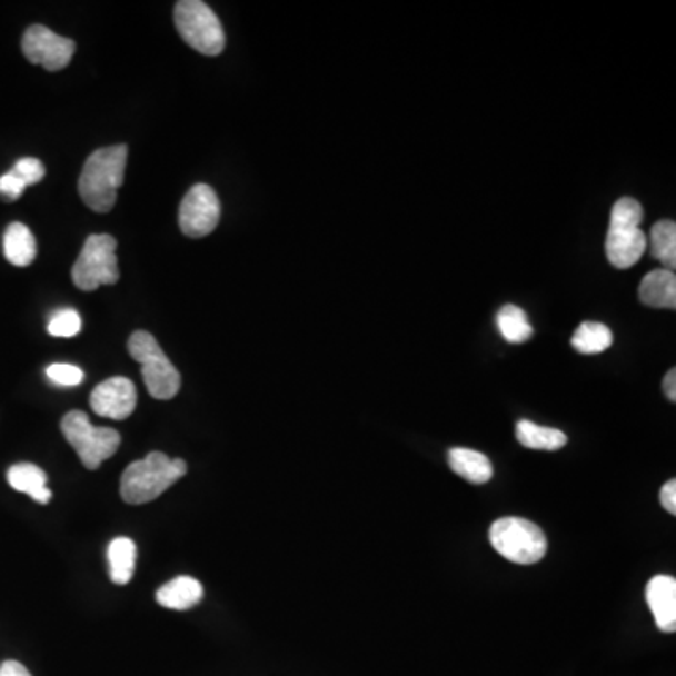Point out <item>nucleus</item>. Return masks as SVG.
I'll return each mask as SVG.
<instances>
[{
	"instance_id": "f257e3e1",
	"label": "nucleus",
	"mask_w": 676,
	"mask_h": 676,
	"mask_svg": "<svg viewBox=\"0 0 676 676\" xmlns=\"http://www.w3.org/2000/svg\"><path fill=\"white\" fill-rule=\"evenodd\" d=\"M127 157V146H113L98 149L87 158L78 182L84 206L95 212H109L116 207L117 192L125 182Z\"/></svg>"
},
{
	"instance_id": "f03ea898",
	"label": "nucleus",
	"mask_w": 676,
	"mask_h": 676,
	"mask_svg": "<svg viewBox=\"0 0 676 676\" xmlns=\"http://www.w3.org/2000/svg\"><path fill=\"white\" fill-rule=\"evenodd\" d=\"M188 466L182 459H169L162 451H152L146 459L133 460L121 476L122 500L141 506L157 500L163 490L187 476Z\"/></svg>"
},
{
	"instance_id": "7ed1b4c3",
	"label": "nucleus",
	"mask_w": 676,
	"mask_h": 676,
	"mask_svg": "<svg viewBox=\"0 0 676 676\" xmlns=\"http://www.w3.org/2000/svg\"><path fill=\"white\" fill-rule=\"evenodd\" d=\"M128 351L141 365V375L152 399L169 400L181 389V375L169 361L151 332L136 331L128 338Z\"/></svg>"
},
{
	"instance_id": "20e7f679",
	"label": "nucleus",
	"mask_w": 676,
	"mask_h": 676,
	"mask_svg": "<svg viewBox=\"0 0 676 676\" xmlns=\"http://www.w3.org/2000/svg\"><path fill=\"white\" fill-rule=\"evenodd\" d=\"M489 538L498 555L519 566L536 564L547 553L544 530L531 520L520 517L495 520V525L490 526Z\"/></svg>"
},
{
	"instance_id": "39448f33",
	"label": "nucleus",
	"mask_w": 676,
	"mask_h": 676,
	"mask_svg": "<svg viewBox=\"0 0 676 676\" xmlns=\"http://www.w3.org/2000/svg\"><path fill=\"white\" fill-rule=\"evenodd\" d=\"M61 430L89 470H98L103 460L113 457L121 446V435L116 429L95 427L84 411H68L62 417Z\"/></svg>"
},
{
	"instance_id": "423d86ee",
	"label": "nucleus",
	"mask_w": 676,
	"mask_h": 676,
	"mask_svg": "<svg viewBox=\"0 0 676 676\" xmlns=\"http://www.w3.org/2000/svg\"><path fill=\"white\" fill-rule=\"evenodd\" d=\"M176 27L190 48L207 57H217L226 48V34L217 13L201 0L177 2Z\"/></svg>"
},
{
	"instance_id": "0eeeda50",
	"label": "nucleus",
	"mask_w": 676,
	"mask_h": 676,
	"mask_svg": "<svg viewBox=\"0 0 676 676\" xmlns=\"http://www.w3.org/2000/svg\"><path fill=\"white\" fill-rule=\"evenodd\" d=\"M72 280L73 285L83 291H95L100 286L117 285L119 261H117L116 237H87L83 250L73 264Z\"/></svg>"
},
{
	"instance_id": "6e6552de",
	"label": "nucleus",
	"mask_w": 676,
	"mask_h": 676,
	"mask_svg": "<svg viewBox=\"0 0 676 676\" xmlns=\"http://www.w3.org/2000/svg\"><path fill=\"white\" fill-rule=\"evenodd\" d=\"M220 222V200L209 185H196L188 190L179 207V226L187 237L200 239L215 231Z\"/></svg>"
},
{
	"instance_id": "1a4fd4ad",
	"label": "nucleus",
	"mask_w": 676,
	"mask_h": 676,
	"mask_svg": "<svg viewBox=\"0 0 676 676\" xmlns=\"http://www.w3.org/2000/svg\"><path fill=\"white\" fill-rule=\"evenodd\" d=\"M21 48L32 64H40L48 72L67 68L76 53V43L70 38L59 37L43 24H32L24 31Z\"/></svg>"
},
{
	"instance_id": "9d476101",
	"label": "nucleus",
	"mask_w": 676,
	"mask_h": 676,
	"mask_svg": "<svg viewBox=\"0 0 676 676\" xmlns=\"http://www.w3.org/2000/svg\"><path fill=\"white\" fill-rule=\"evenodd\" d=\"M138 405V391L132 380L125 376H113L95 387L91 392V408L97 416L122 421L132 416Z\"/></svg>"
},
{
	"instance_id": "9b49d317",
	"label": "nucleus",
	"mask_w": 676,
	"mask_h": 676,
	"mask_svg": "<svg viewBox=\"0 0 676 676\" xmlns=\"http://www.w3.org/2000/svg\"><path fill=\"white\" fill-rule=\"evenodd\" d=\"M648 239L640 228H609L605 254L616 269H629L643 258Z\"/></svg>"
},
{
	"instance_id": "f8f14e48",
	"label": "nucleus",
	"mask_w": 676,
	"mask_h": 676,
	"mask_svg": "<svg viewBox=\"0 0 676 676\" xmlns=\"http://www.w3.org/2000/svg\"><path fill=\"white\" fill-rule=\"evenodd\" d=\"M646 602L658 628L665 634L676 629V580L669 575H656L646 585Z\"/></svg>"
},
{
	"instance_id": "ddd939ff",
	"label": "nucleus",
	"mask_w": 676,
	"mask_h": 676,
	"mask_svg": "<svg viewBox=\"0 0 676 676\" xmlns=\"http://www.w3.org/2000/svg\"><path fill=\"white\" fill-rule=\"evenodd\" d=\"M201 599H203V586L200 580L187 575L169 580L157 592V602L166 609H192Z\"/></svg>"
},
{
	"instance_id": "4468645a",
	"label": "nucleus",
	"mask_w": 676,
	"mask_h": 676,
	"mask_svg": "<svg viewBox=\"0 0 676 676\" xmlns=\"http://www.w3.org/2000/svg\"><path fill=\"white\" fill-rule=\"evenodd\" d=\"M639 299L646 307H676V277L669 269H656L645 275L639 286Z\"/></svg>"
},
{
	"instance_id": "2eb2a0df",
	"label": "nucleus",
	"mask_w": 676,
	"mask_h": 676,
	"mask_svg": "<svg viewBox=\"0 0 676 676\" xmlns=\"http://www.w3.org/2000/svg\"><path fill=\"white\" fill-rule=\"evenodd\" d=\"M449 466L457 476L465 477L470 484L481 485L487 484L493 477V465L489 457L479 454L476 449H466V447H454L447 455Z\"/></svg>"
},
{
	"instance_id": "dca6fc26",
	"label": "nucleus",
	"mask_w": 676,
	"mask_h": 676,
	"mask_svg": "<svg viewBox=\"0 0 676 676\" xmlns=\"http://www.w3.org/2000/svg\"><path fill=\"white\" fill-rule=\"evenodd\" d=\"M8 484L12 485V489L18 493L31 496L32 500H37L38 504H48L53 496L48 489L46 471L40 466L29 465V463L13 465L8 470Z\"/></svg>"
},
{
	"instance_id": "f3484780",
	"label": "nucleus",
	"mask_w": 676,
	"mask_h": 676,
	"mask_svg": "<svg viewBox=\"0 0 676 676\" xmlns=\"http://www.w3.org/2000/svg\"><path fill=\"white\" fill-rule=\"evenodd\" d=\"M4 256L16 267L31 266L37 258V239L32 231L21 222H13L4 231Z\"/></svg>"
},
{
	"instance_id": "a211bd4d",
	"label": "nucleus",
	"mask_w": 676,
	"mask_h": 676,
	"mask_svg": "<svg viewBox=\"0 0 676 676\" xmlns=\"http://www.w3.org/2000/svg\"><path fill=\"white\" fill-rule=\"evenodd\" d=\"M515 436L520 446L528 447V449H541V451H558L568 444V436L564 435L561 430L541 427L538 422L528 421V419L517 422Z\"/></svg>"
},
{
	"instance_id": "6ab92c4d",
	"label": "nucleus",
	"mask_w": 676,
	"mask_h": 676,
	"mask_svg": "<svg viewBox=\"0 0 676 676\" xmlns=\"http://www.w3.org/2000/svg\"><path fill=\"white\" fill-rule=\"evenodd\" d=\"M136 550V544L130 538H116L109 544V577L116 585H128L132 580Z\"/></svg>"
},
{
	"instance_id": "aec40b11",
	"label": "nucleus",
	"mask_w": 676,
	"mask_h": 676,
	"mask_svg": "<svg viewBox=\"0 0 676 676\" xmlns=\"http://www.w3.org/2000/svg\"><path fill=\"white\" fill-rule=\"evenodd\" d=\"M496 326L509 345H523L534 335L528 315L517 305H506L496 316Z\"/></svg>"
},
{
	"instance_id": "412c9836",
	"label": "nucleus",
	"mask_w": 676,
	"mask_h": 676,
	"mask_svg": "<svg viewBox=\"0 0 676 676\" xmlns=\"http://www.w3.org/2000/svg\"><path fill=\"white\" fill-rule=\"evenodd\" d=\"M571 346L585 356L602 354V351L609 350L613 346V331L599 321H585L575 329Z\"/></svg>"
},
{
	"instance_id": "4be33fe9",
	"label": "nucleus",
	"mask_w": 676,
	"mask_h": 676,
	"mask_svg": "<svg viewBox=\"0 0 676 676\" xmlns=\"http://www.w3.org/2000/svg\"><path fill=\"white\" fill-rule=\"evenodd\" d=\"M650 254L664 264L665 269L673 271L676 267V223L673 220H659L650 230Z\"/></svg>"
},
{
	"instance_id": "5701e85b",
	"label": "nucleus",
	"mask_w": 676,
	"mask_h": 676,
	"mask_svg": "<svg viewBox=\"0 0 676 676\" xmlns=\"http://www.w3.org/2000/svg\"><path fill=\"white\" fill-rule=\"evenodd\" d=\"M645 211L634 198H620L610 211L609 228H640Z\"/></svg>"
},
{
	"instance_id": "b1692460",
	"label": "nucleus",
	"mask_w": 676,
	"mask_h": 676,
	"mask_svg": "<svg viewBox=\"0 0 676 676\" xmlns=\"http://www.w3.org/2000/svg\"><path fill=\"white\" fill-rule=\"evenodd\" d=\"M81 331V316L73 308H62L51 316L48 332L51 337L70 338Z\"/></svg>"
},
{
	"instance_id": "393cba45",
	"label": "nucleus",
	"mask_w": 676,
	"mask_h": 676,
	"mask_svg": "<svg viewBox=\"0 0 676 676\" xmlns=\"http://www.w3.org/2000/svg\"><path fill=\"white\" fill-rule=\"evenodd\" d=\"M49 380L53 381L54 386L73 387L79 386L83 381V370L76 365L68 362H53L46 369Z\"/></svg>"
},
{
	"instance_id": "a878e982",
	"label": "nucleus",
	"mask_w": 676,
	"mask_h": 676,
	"mask_svg": "<svg viewBox=\"0 0 676 676\" xmlns=\"http://www.w3.org/2000/svg\"><path fill=\"white\" fill-rule=\"evenodd\" d=\"M13 173L21 179V181L29 187V185H37L42 181L46 176V168L38 158H21L12 169Z\"/></svg>"
},
{
	"instance_id": "bb28decb",
	"label": "nucleus",
	"mask_w": 676,
	"mask_h": 676,
	"mask_svg": "<svg viewBox=\"0 0 676 676\" xmlns=\"http://www.w3.org/2000/svg\"><path fill=\"white\" fill-rule=\"evenodd\" d=\"M24 188H27V185L13 171H8L0 177V198H4L7 201H16L21 198Z\"/></svg>"
},
{
	"instance_id": "cd10ccee",
	"label": "nucleus",
	"mask_w": 676,
	"mask_h": 676,
	"mask_svg": "<svg viewBox=\"0 0 676 676\" xmlns=\"http://www.w3.org/2000/svg\"><path fill=\"white\" fill-rule=\"evenodd\" d=\"M659 501L664 506L665 511H669L670 515H676V481L670 479L667 484L662 487L659 493Z\"/></svg>"
},
{
	"instance_id": "c85d7f7f",
	"label": "nucleus",
	"mask_w": 676,
	"mask_h": 676,
	"mask_svg": "<svg viewBox=\"0 0 676 676\" xmlns=\"http://www.w3.org/2000/svg\"><path fill=\"white\" fill-rule=\"evenodd\" d=\"M0 676H32L27 667L23 664H19V662H13V659H8L4 664L0 665Z\"/></svg>"
},
{
	"instance_id": "c756f323",
	"label": "nucleus",
	"mask_w": 676,
	"mask_h": 676,
	"mask_svg": "<svg viewBox=\"0 0 676 676\" xmlns=\"http://www.w3.org/2000/svg\"><path fill=\"white\" fill-rule=\"evenodd\" d=\"M664 391L670 402L676 400V370L670 369L664 378Z\"/></svg>"
}]
</instances>
